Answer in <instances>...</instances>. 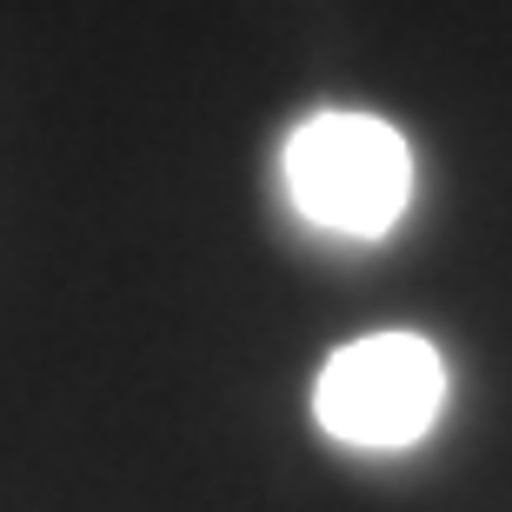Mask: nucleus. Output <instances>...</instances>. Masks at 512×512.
Instances as JSON below:
<instances>
[{"mask_svg": "<svg viewBox=\"0 0 512 512\" xmlns=\"http://www.w3.org/2000/svg\"><path fill=\"white\" fill-rule=\"evenodd\" d=\"M280 180L320 233L386 240L399 227V213L413 207V147L380 114L326 107L286 133Z\"/></svg>", "mask_w": 512, "mask_h": 512, "instance_id": "nucleus-1", "label": "nucleus"}, {"mask_svg": "<svg viewBox=\"0 0 512 512\" xmlns=\"http://www.w3.org/2000/svg\"><path fill=\"white\" fill-rule=\"evenodd\" d=\"M446 360L419 333H366L340 346L313 380V419L353 453H406L439 426Z\"/></svg>", "mask_w": 512, "mask_h": 512, "instance_id": "nucleus-2", "label": "nucleus"}]
</instances>
